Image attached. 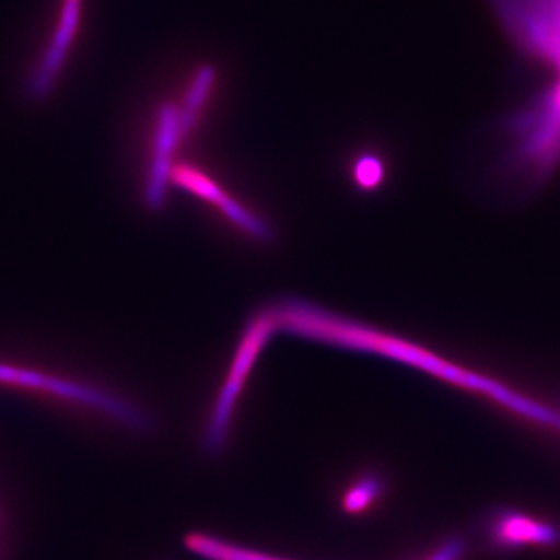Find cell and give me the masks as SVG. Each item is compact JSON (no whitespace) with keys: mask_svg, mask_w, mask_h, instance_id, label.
<instances>
[{"mask_svg":"<svg viewBox=\"0 0 560 560\" xmlns=\"http://www.w3.org/2000/svg\"><path fill=\"white\" fill-rule=\"evenodd\" d=\"M355 179L361 189H375L383 179L382 162L374 156L361 158L355 165Z\"/></svg>","mask_w":560,"mask_h":560,"instance_id":"cell-12","label":"cell"},{"mask_svg":"<svg viewBox=\"0 0 560 560\" xmlns=\"http://www.w3.org/2000/svg\"><path fill=\"white\" fill-rule=\"evenodd\" d=\"M489 544L495 550L511 551L522 548H550L560 545L558 526L530 517L522 511L499 510L488 518L486 526Z\"/></svg>","mask_w":560,"mask_h":560,"instance_id":"cell-6","label":"cell"},{"mask_svg":"<svg viewBox=\"0 0 560 560\" xmlns=\"http://www.w3.org/2000/svg\"><path fill=\"white\" fill-rule=\"evenodd\" d=\"M278 329L275 312L270 307L257 312L249 319L248 326L243 331L241 346L235 353L234 363H232L230 375L224 382L219 400L213 407L212 416L208 423L205 434V447L210 455H219L226 444L228 430L235 404L241 396L243 386L248 381V374L253 370L254 363L259 359L261 349L270 341L271 335Z\"/></svg>","mask_w":560,"mask_h":560,"instance_id":"cell-4","label":"cell"},{"mask_svg":"<svg viewBox=\"0 0 560 560\" xmlns=\"http://www.w3.org/2000/svg\"><path fill=\"white\" fill-rule=\"evenodd\" d=\"M186 135L180 127L178 110L164 106L158 120L156 139H154L153 162H151L149 183L145 187V202L150 209H160L164 202L167 180L173 168L172 158L178 140Z\"/></svg>","mask_w":560,"mask_h":560,"instance_id":"cell-8","label":"cell"},{"mask_svg":"<svg viewBox=\"0 0 560 560\" xmlns=\"http://www.w3.org/2000/svg\"><path fill=\"white\" fill-rule=\"evenodd\" d=\"M171 179L179 189L190 191L202 200L217 206L231 221H234L242 231L253 235L260 242L271 241L272 231L267 223H264L256 215L248 212L237 201L232 200L226 191L220 189L215 180L210 179L205 173L197 171L191 165H173Z\"/></svg>","mask_w":560,"mask_h":560,"instance_id":"cell-7","label":"cell"},{"mask_svg":"<svg viewBox=\"0 0 560 560\" xmlns=\"http://www.w3.org/2000/svg\"><path fill=\"white\" fill-rule=\"evenodd\" d=\"M463 540L452 539L447 544L442 545L440 550L434 552L429 560H458L463 556Z\"/></svg>","mask_w":560,"mask_h":560,"instance_id":"cell-13","label":"cell"},{"mask_svg":"<svg viewBox=\"0 0 560 560\" xmlns=\"http://www.w3.org/2000/svg\"><path fill=\"white\" fill-rule=\"evenodd\" d=\"M383 489H385V482L378 475H363L346 492L342 508L349 514H360V512L370 510L374 501L382 495Z\"/></svg>","mask_w":560,"mask_h":560,"instance_id":"cell-11","label":"cell"},{"mask_svg":"<svg viewBox=\"0 0 560 560\" xmlns=\"http://www.w3.org/2000/svg\"><path fill=\"white\" fill-rule=\"evenodd\" d=\"M81 0H66L62 9L61 21L55 32L49 50L44 55L38 70L33 75L31 91L35 97H44L49 94L51 84L58 77L65 62L66 55L72 46L80 24Z\"/></svg>","mask_w":560,"mask_h":560,"instance_id":"cell-9","label":"cell"},{"mask_svg":"<svg viewBox=\"0 0 560 560\" xmlns=\"http://www.w3.org/2000/svg\"><path fill=\"white\" fill-rule=\"evenodd\" d=\"M504 24L530 54L558 70L560 91V0H495Z\"/></svg>","mask_w":560,"mask_h":560,"instance_id":"cell-5","label":"cell"},{"mask_svg":"<svg viewBox=\"0 0 560 560\" xmlns=\"http://www.w3.org/2000/svg\"><path fill=\"white\" fill-rule=\"evenodd\" d=\"M271 307L278 320L279 330H287L311 340L329 342L338 348L363 350V352L388 357L425 371L427 374L442 378L452 385L488 396L506 408L517 400V390L508 388L500 382L456 366L451 361L441 359L430 350L419 348L412 342L382 334L355 320L331 315L318 305L300 300H285L276 302Z\"/></svg>","mask_w":560,"mask_h":560,"instance_id":"cell-1","label":"cell"},{"mask_svg":"<svg viewBox=\"0 0 560 560\" xmlns=\"http://www.w3.org/2000/svg\"><path fill=\"white\" fill-rule=\"evenodd\" d=\"M515 138L512 162L533 184L547 178L560 158V94L550 88L511 121Z\"/></svg>","mask_w":560,"mask_h":560,"instance_id":"cell-3","label":"cell"},{"mask_svg":"<svg viewBox=\"0 0 560 560\" xmlns=\"http://www.w3.org/2000/svg\"><path fill=\"white\" fill-rule=\"evenodd\" d=\"M186 545L195 555L209 560H283L264 555V552L235 547V545L206 536V534H190L187 536Z\"/></svg>","mask_w":560,"mask_h":560,"instance_id":"cell-10","label":"cell"},{"mask_svg":"<svg viewBox=\"0 0 560 560\" xmlns=\"http://www.w3.org/2000/svg\"><path fill=\"white\" fill-rule=\"evenodd\" d=\"M0 386L28 390L62 404L86 408L130 430L149 431L153 427V420L145 412L108 390L31 368L0 363Z\"/></svg>","mask_w":560,"mask_h":560,"instance_id":"cell-2","label":"cell"}]
</instances>
